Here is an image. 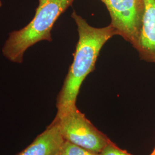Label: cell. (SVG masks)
<instances>
[{
	"instance_id": "1",
	"label": "cell",
	"mask_w": 155,
	"mask_h": 155,
	"mask_svg": "<svg viewBox=\"0 0 155 155\" xmlns=\"http://www.w3.org/2000/svg\"><path fill=\"white\" fill-rule=\"evenodd\" d=\"M71 17L77 25L79 39L74 60L57 98L58 111L76 105L81 85L86 77L94 71L100 51L109 39L117 35L115 28L110 24L103 28H95L75 11Z\"/></svg>"
},
{
	"instance_id": "2",
	"label": "cell",
	"mask_w": 155,
	"mask_h": 155,
	"mask_svg": "<svg viewBox=\"0 0 155 155\" xmlns=\"http://www.w3.org/2000/svg\"><path fill=\"white\" fill-rule=\"evenodd\" d=\"M38 1L32 20L22 29L9 33L2 47L3 55L13 63H21L25 51L39 41H52L54 24L75 0Z\"/></svg>"
},
{
	"instance_id": "3",
	"label": "cell",
	"mask_w": 155,
	"mask_h": 155,
	"mask_svg": "<svg viewBox=\"0 0 155 155\" xmlns=\"http://www.w3.org/2000/svg\"><path fill=\"white\" fill-rule=\"evenodd\" d=\"M54 121L58 125L65 141L86 150L100 153L110 141L94 127L76 105L58 111Z\"/></svg>"
},
{
	"instance_id": "4",
	"label": "cell",
	"mask_w": 155,
	"mask_h": 155,
	"mask_svg": "<svg viewBox=\"0 0 155 155\" xmlns=\"http://www.w3.org/2000/svg\"><path fill=\"white\" fill-rule=\"evenodd\" d=\"M109 12L110 25L117 35L130 43L134 48L142 27L144 0H100Z\"/></svg>"
},
{
	"instance_id": "5",
	"label": "cell",
	"mask_w": 155,
	"mask_h": 155,
	"mask_svg": "<svg viewBox=\"0 0 155 155\" xmlns=\"http://www.w3.org/2000/svg\"><path fill=\"white\" fill-rule=\"evenodd\" d=\"M144 4L142 27L134 48L142 60L155 63V0H144Z\"/></svg>"
},
{
	"instance_id": "6",
	"label": "cell",
	"mask_w": 155,
	"mask_h": 155,
	"mask_svg": "<svg viewBox=\"0 0 155 155\" xmlns=\"http://www.w3.org/2000/svg\"><path fill=\"white\" fill-rule=\"evenodd\" d=\"M64 141L58 125L53 121L31 144L17 155H55Z\"/></svg>"
},
{
	"instance_id": "7",
	"label": "cell",
	"mask_w": 155,
	"mask_h": 155,
	"mask_svg": "<svg viewBox=\"0 0 155 155\" xmlns=\"http://www.w3.org/2000/svg\"><path fill=\"white\" fill-rule=\"evenodd\" d=\"M58 154L59 155H101L99 153L86 150L65 140L61 145Z\"/></svg>"
},
{
	"instance_id": "8",
	"label": "cell",
	"mask_w": 155,
	"mask_h": 155,
	"mask_svg": "<svg viewBox=\"0 0 155 155\" xmlns=\"http://www.w3.org/2000/svg\"><path fill=\"white\" fill-rule=\"evenodd\" d=\"M101 155H132L126 150L118 148L116 144L110 141L100 153Z\"/></svg>"
},
{
	"instance_id": "9",
	"label": "cell",
	"mask_w": 155,
	"mask_h": 155,
	"mask_svg": "<svg viewBox=\"0 0 155 155\" xmlns=\"http://www.w3.org/2000/svg\"><path fill=\"white\" fill-rule=\"evenodd\" d=\"M150 155H155V148Z\"/></svg>"
},
{
	"instance_id": "10",
	"label": "cell",
	"mask_w": 155,
	"mask_h": 155,
	"mask_svg": "<svg viewBox=\"0 0 155 155\" xmlns=\"http://www.w3.org/2000/svg\"><path fill=\"white\" fill-rule=\"evenodd\" d=\"M0 6H2V2H1V1L0 0Z\"/></svg>"
},
{
	"instance_id": "11",
	"label": "cell",
	"mask_w": 155,
	"mask_h": 155,
	"mask_svg": "<svg viewBox=\"0 0 155 155\" xmlns=\"http://www.w3.org/2000/svg\"><path fill=\"white\" fill-rule=\"evenodd\" d=\"M59 155V154H58V153H56V155Z\"/></svg>"
},
{
	"instance_id": "12",
	"label": "cell",
	"mask_w": 155,
	"mask_h": 155,
	"mask_svg": "<svg viewBox=\"0 0 155 155\" xmlns=\"http://www.w3.org/2000/svg\"><path fill=\"white\" fill-rule=\"evenodd\" d=\"M1 6H0V8H1Z\"/></svg>"
}]
</instances>
